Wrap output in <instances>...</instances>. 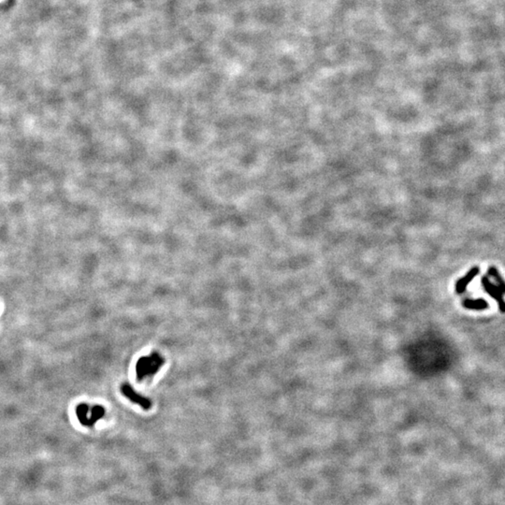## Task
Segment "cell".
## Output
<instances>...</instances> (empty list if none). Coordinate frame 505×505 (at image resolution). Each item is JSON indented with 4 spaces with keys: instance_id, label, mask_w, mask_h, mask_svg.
<instances>
[{
    "instance_id": "1",
    "label": "cell",
    "mask_w": 505,
    "mask_h": 505,
    "mask_svg": "<svg viewBox=\"0 0 505 505\" xmlns=\"http://www.w3.org/2000/svg\"><path fill=\"white\" fill-rule=\"evenodd\" d=\"M164 363L165 359L158 353H153L150 356L140 357L136 364L137 379L138 381H144L147 378L153 377L159 372Z\"/></svg>"
},
{
    "instance_id": "2",
    "label": "cell",
    "mask_w": 505,
    "mask_h": 505,
    "mask_svg": "<svg viewBox=\"0 0 505 505\" xmlns=\"http://www.w3.org/2000/svg\"><path fill=\"white\" fill-rule=\"evenodd\" d=\"M76 415L82 425L93 427L105 415V409L100 405L89 406L88 404L80 403L76 408Z\"/></svg>"
},
{
    "instance_id": "3",
    "label": "cell",
    "mask_w": 505,
    "mask_h": 505,
    "mask_svg": "<svg viewBox=\"0 0 505 505\" xmlns=\"http://www.w3.org/2000/svg\"><path fill=\"white\" fill-rule=\"evenodd\" d=\"M481 284H482V287L484 288L486 293H488L491 298L498 302L500 312L505 313V301L503 299L504 293L500 289V287H497L496 285L491 282L489 280V276H487V275L482 277Z\"/></svg>"
},
{
    "instance_id": "4",
    "label": "cell",
    "mask_w": 505,
    "mask_h": 505,
    "mask_svg": "<svg viewBox=\"0 0 505 505\" xmlns=\"http://www.w3.org/2000/svg\"><path fill=\"white\" fill-rule=\"evenodd\" d=\"M121 391L124 394L126 398H128L130 401L134 403L138 404L143 409L150 410L152 407V401L149 399L145 398L144 396L137 393L131 386L128 383H124L121 388Z\"/></svg>"
},
{
    "instance_id": "5",
    "label": "cell",
    "mask_w": 505,
    "mask_h": 505,
    "mask_svg": "<svg viewBox=\"0 0 505 505\" xmlns=\"http://www.w3.org/2000/svg\"><path fill=\"white\" fill-rule=\"evenodd\" d=\"M479 273H480V269H479L478 267H473V268H472L464 276L461 277L460 279H458L457 282H456L455 291L457 294H462V293L465 292L466 289H467V287H468L469 284L472 282L473 279L478 275Z\"/></svg>"
},
{
    "instance_id": "6",
    "label": "cell",
    "mask_w": 505,
    "mask_h": 505,
    "mask_svg": "<svg viewBox=\"0 0 505 505\" xmlns=\"http://www.w3.org/2000/svg\"><path fill=\"white\" fill-rule=\"evenodd\" d=\"M464 308L473 311H484L489 308V302L484 298H465L462 301Z\"/></svg>"
},
{
    "instance_id": "7",
    "label": "cell",
    "mask_w": 505,
    "mask_h": 505,
    "mask_svg": "<svg viewBox=\"0 0 505 505\" xmlns=\"http://www.w3.org/2000/svg\"><path fill=\"white\" fill-rule=\"evenodd\" d=\"M489 275L494 279L495 282H497V285H498V287H500V289L505 294V281L500 275L499 271L497 270V268L490 267L489 269Z\"/></svg>"
}]
</instances>
